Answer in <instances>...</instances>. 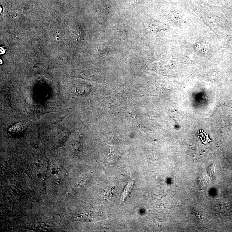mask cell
Wrapping results in <instances>:
<instances>
[{"mask_svg":"<svg viewBox=\"0 0 232 232\" xmlns=\"http://www.w3.org/2000/svg\"><path fill=\"white\" fill-rule=\"evenodd\" d=\"M77 91L79 93L84 94L86 93H87L89 90V88L88 87L87 85L85 84H80L78 85L77 86Z\"/></svg>","mask_w":232,"mask_h":232,"instance_id":"2","label":"cell"},{"mask_svg":"<svg viewBox=\"0 0 232 232\" xmlns=\"http://www.w3.org/2000/svg\"><path fill=\"white\" fill-rule=\"evenodd\" d=\"M134 185V182L132 181L126 186L121 196V203L125 202L127 199L129 197L133 188Z\"/></svg>","mask_w":232,"mask_h":232,"instance_id":"1","label":"cell"}]
</instances>
